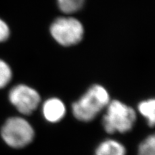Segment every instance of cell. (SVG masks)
Returning a JSON list of instances; mask_svg holds the SVG:
<instances>
[{
    "label": "cell",
    "mask_w": 155,
    "mask_h": 155,
    "mask_svg": "<svg viewBox=\"0 0 155 155\" xmlns=\"http://www.w3.org/2000/svg\"><path fill=\"white\" fill-rule=\"evenodd\" d=\"M110 102V96L104 87L94 85L72 105L73 116L78 120L88 122L94 120Z\"/></svg>",
    "instance_id": "6da1fadb"
},
{
    "label": "cell",
    "mask_w": 155,
    "mask_h": 155,
    "mask_svg": "<svg viewBox=\"0 0 155 155\" xmlns=\"http://www.w3.org/2000/svg\"><path fill=\"white\" fill-rule=\"evenodd\" d=\"M136 119L137 114L132 108L119 101L114 100L106 106L103 126L108 134L126 133L132 129Z\"/></svg>",
    "instance_id": "7a4b0ae2"
},
{
    "label": "cell",
    "mask_w": 155,
    "mask_h": 155,
    "mask_svg": "<svg viewBox=\"0 0 155 155\" xmlns=\"http://www.w3.org/2000/svg\"><path fill=\"white\" fill-rule=\"evenodd\" d=\"M3 140L9 147L20 149L33 140L35 131L30 124L22 117H11L5 121L1 129Z\"/></svg>",
    "instance_id": "3957f363"
},
{
    "label": "cell",
    "mask_w": 155,
    "mask_h": 155,
    "mask_svg": "<svg viewBox=\"0 0 155 155\" xmlns=\"http://www.w3.org/2000/svg\"><path fill=\"white\" fill-rule=\"evenodd\" d=\"M50 32L53 38L63 46H72L82 40L84 28L78 19L73 17H61L52 23Z\"/></svg>",
    "instance_id": "277c9868"
},
{
    "label": "cell",
    "mask_w": 155,
    "mask_h": 155,
    "mask_svg": "<svg viewBox=\"0 0 155 155\" xmlns=\"http://www.w3.org/2000/svg\"><path fill=\"white\" fill-rule=\"evenodd\" d=\"M9 99L19 113L30 115L38 107L40 103V96L34 88L20 84L11 89Z\"/></svg>",
    "instance_id": "5b68a950"
},
{
    "label": "cell",
    "mask_w": 155,
    "mask_h": 155,
    "mask_svg": "<svg viewBox=\"0 0 155 155\" xmlns=\"http://www.w3.org/2000/svg\"><path fill=\"white\" fill-rule=\"evenodd\" d=\"M65 112V104L59 98H49L42 105V114L45 119L50 123H57L63 119Z\"/></svg>",
    "instance_id": "8992f818"
},
{
    "label": "cell",
    "mask_w": 155,
    "mask_h": 155,
    "mask_svg": "<svg viewBox=\"0 0 155 155\" xmlns=\"http://www.w3.org/2000/svg\"><path fill=\"white\" fill-rule=\"evenodd\" d=\"M127 151L123 144L114 139H107L98 145L95 155H126Z\"/></svg>",
    "instance_id": "52a82bcc"
},
{
    "label": "cell",
    "mask_w": 155,
    "mask_h": 155,
    "mask_svg": "<svg viewBox=\"0 0 155 155\" xmlns=\"http://www.w3.org/2000/svg\"><path fill=\"white\" fill-rule=\"evenodd\" d=\"M138 110L146 119L147 124L151 127H155V98H150L139 103Z\"/></svg>",
    "instance_id": "ba28073f"
},
{
    "label": "cell",
    "mask_w": 155,
    "mask_h": 155,
    "mask_svg": "<svg viewBox=\"0 0 155 155\" xmlns=\"http://www.w3.org/2000/svg\"><path fill=\"white\" fill-rule=\"evenodd\" d=\"M58 8L65 14L76 12L84 5L85 0H57Z\"/></svg>",
    "instance_id": "9c48e42d"
},
{
    "label": "cell",
    "mask_w": 155,
    "mask_h": 155,
    "mask_svg": "<svg viewBox=\"0 0 155 155\" xmlns=\"http://www.w3.org/2000/svg\"><path fill=\"white\" fill-rule=\"evenodd\" d=\"M138 155H155V134L147 137L141 143Z\"/></svg>",
    "instance_id": "30bf717a"
},
{
    "label": "cell",
    "mask_w": 155,
    "mask_h": 155,
    "mask_svg": "<svg viewBox=\"0 0 155 155\" xmlns=\"http://www.w3.org/2000/svg\"><path fill=\"white\" fill-rule=\"evenodd\" d=\"M12 73L9 65L0 60V88H2L10 82Z\"/></svg>",
    "instance_id": "8fae6325"
},
{
    "label": "cell",
    "mask_w": 155,
    "mask_h": 155,
    "mask_svg": "<svg viewBox=\"0 0 155 155\" xmlns=\"http://www.w3.org/2000/svg\"><path fill=\"white\" fill-rule=\"evenodd\" d=\"M10 31L7 23L0 19V42L5 41L8 39Z\"/></svg>",
    "instance_id": "7c38bea8"
}]
</instances>
